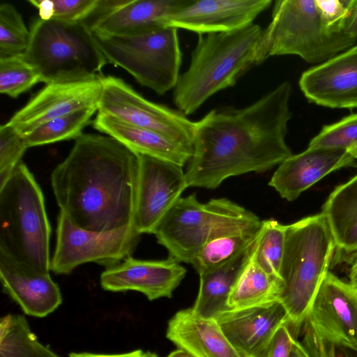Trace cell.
<instances>
[{
    "label": "cell",
    "instance_id": "6da1fadb",
    "mask_svg": "<svg viewBox=\"0 0 357 357\" xmlns=\"http://www.w3.org/2000/svg\"><path fill=\"white\" fill-rule=\"evenodd\" d=\"M291 93L285 81L248 106L213 109L194 121L188 187L215 189L231 176L266 172L291 155L286 142Z\"/></svg>",
    "mask_w": 357,
    "mask_h": 357
},
{
    "label": "cell",
    "instance_id": "7a4b0ae2",
    "mask_svg": "<svg viewBox=\"0 0 357 357\" xmlns=\"http://www.w3.org/2000/svg\"><path fill=\"white\" fill-rule=\"evenodd\" d=\"M139 165V154L115 138L82 133L51 173L60 211L91 231L133 225Z\"/></svg>",
    "mask_w": 357,
    "mask_h": 357
},
{
    "label": "cell",
    "instance_id": "3957f363",
    "mask_svg": "<svg viewBox=\"0 0 357 357\" xmlns=\"http://www.w3.org/2000/svg\"><path fill=\"white\" fill-rule=\"evenodd\" d=\"M262 31L252 23L232 31L198 35L189 66L173 90L178 110L186 116L192 114L209 98L233 86L256 66Z\"/></svg>",
    "mask_w": 357,
    "mask_h": 357
},
{
    "label": "cell",
    "instance_id": "277c9868",
    "mask_svg": "<svg viewBox=\"0 0 357 357\" xmlns=\"http://www.w3.org/2000/svg\"><path fill=\"white\" fill-rule=\"evenodd\" d=\"M335 250V241L321 213L287 225L280 272L284 289L279 301L287 311V325L295 338L329 271Z\"/></svg>",
    "mask_w": 357,
    "mask_h": 357
},
{
    "label": "cell",
    "instance_id": "5b68a950",
    "mask_svg": "<svg viewBox=\"0 0 357 357\" xmlns=\"http://www.w3.org/2000/svg\"><path fill=\"white\" fill-rule=\"evenodd\" d=\"M50 236L43 192L21 161L0 186V252L27 268L50 273Z\"/></svg>",
    "mask_w": 357,
    "mask_h": 357
},
{
    "label": "cell",
    "instance_id": "8992f818",
    "mask_svg": "<svg viewBox=\"0 0 357 357\" xmlns=\"http://www.w3.org/2000/svg\"><path fill=\"white\" fill-rule=\"evenodd\" d=\"M23 55L46 84L98 79L107 63L91 29L81 22L37 19Z\"/></svg>",
    "mask_w": 357,
    "mask_h": 357
},
{
    "label": "cell",
    "instance_id": "52a82bcc",
    "mask_svg": "<svg viewBox=\"0 0 357 357\" xmlns=\"http://www.w3.org/2000/svg\"><path fill=\"white\" fill-rule=\"evenodd\" d=\"M272 18L263 29L255 65L273 56L295 55L320 64L349 49L357 38L346 31L331 33L325 28L314 0H277Z\"/></svg>",
    "mask_w": 357,
    "mask_h": 357
},
{
    "label": "cell",
    "instance_id": "ba28073f",
    "mask_svg": "<svg viewBox=\"0 0 357 357\" xmlns=\"http://www.w3.org/2000/svg\"><path fill=\"white\" fill-rule=\"evenodd\" d=\"M252 211L226 198L201 203L196 194L179 198L156 227L153 234L169 257L192 263L213 238L231 230L260 226Z\"/></svg>",
    "mask_w": 357,
    "mask_h": 357
},
{
    "label": "cell",
    "instance_id": "9c48e42d",
    "mask_svg": "<svg viewBox=\"0 0 357 357\" xmlns=\"http://www.w3.org/2000/svg\"><path fill=\"white\" fill-rule=\"evenodd\" d=\"M93 34L107 63L158 95L174 90L182 63L177 29L164 26L130 36Z\"/></svg>",
    "mask_w": 357,
    "mask_h": 357
},
{
    "label": "cell",
    "instance_id": "30bf717a",
    "mask_svg": "<svg viewBox=\"0 0 357 357\" xmlns=\"http://www.w3.org/2000/svg\"><path fill=\"white\" fill-rule=\"evenodd\" d=\"M141 235L133 225L108 232L84 230L60 211L51 271L68 275L78 266L88 262L106 268L114 266L131 256Z\"/></svg>",
    "mask_w": 357,
    "mask_h": 357
},
{
    "label": "cell",
    "instance_id": "8fae6325",
    "mask_svg": "<svg viewBox=\"0 0 357 357\" xmlns=\"http://www.w3.org/2000/svg\"><path fill=\"white\" fill-rule=\"evenodd\" d=\"M98 114L149 130L192 149L194 121L178 110L151 102L120 78H101Z\"/></svg>",
    "mask_w": 357,
    "mask_h": 357
},
{
    "label": "cell",
    "instance_id": "7c38bea8",
    "mask_svg": "<svg viewBox=\"0 0 357 357\" xmlns=\"http://www.w3.org/2000/svg\"><path fill=\"white\" fill-rule=\"evenodd\" d=\"M303 325L322 342L357 352V289L328 271Z\"/></svg>",
    "mask_w": 357,
    "mask_h": 357
},
{
    "label": "cell",
    "instance_id": "4fadbf2b",
    "mask_svg": "<svg viewBox=\"0 0 357 357\" xmlns=\"http://www.w3.org/2000/svg\"><path fill=\"white\" fill-rule=\"evenodd\" d=\"M139 156L133 225L140 234H153L188 185L183 167L145 155Z\"/></svg>",
    "mask_w": 357,
    "mask_h": 357
},
{
    "label": "cell",
    "instance_id": "5bb4252c",
    "mask_svg": "<svg viewBox=\"0 0 357 357\" xmlns=\"http://www.w3.org/2000/svg\"><path fill=\"white\" fill-rule=\"evenodd\" d=\"M102 90L101 79L46 84L6 123L25 135L54 119L98 107Z\"/></svg>",
    "mask_w": 357,
    "mask_h": 357
},
{
    "label": "cell",
    "instance_id": "9a60e30c",
    "mask_svg": "<svg viewBox=\"0 0 357 357\" xmlns=\"http://www.w3.org/2000/svg\"><path fill=\"white\" fill-rule=\"evenodd\" d=\"M298 86L310 102L332 109H357V44L304 71Z\"/></svg>",
    "mask_w": 357,
    "mask_h": 357
},
{
    "label": "cell",
    "instance_id": "2e32d148",
    "mask_svg": "<svg viewBox=\"0 0 357 357\" xmlns=\"http://www.w3.org/2000/svg\"><path fill=\"white\" fill-rule=\"evenodd\" d=\"M179 261L169 256L163 260H142L129 256L101 273L100 283L105 291L141 292L149 301L171 298L186 275Z\"/></svg>",
    "mask_w": 357,
    "mask_h": 357
},
{
    "label": "cell",
    "instance_id": "e0dca14e",
    "mask_svg": "<svg viewBox=\"0 0 357 357\" xmlns=\"http://www.w3.org/2000/svg\"><path fill=\"white\" fill-rule=\"evenodd\" d=\"M273 3L272 0H191L171 15L165 26L198 35L232 31L254 23Z\"/></svg>",
    "mask_w": 357,
    "mask_h": 357
},
{
    "label": "cell",
    "instance_id": "ac0fdd59",
    "mask_svg": "<svg viewBox=\"0 0 357 357\" xmlns=\"http://www.w3.org/2000/svg\"><path fill=\"white\" fill-rule=\"evenodd\" d=\"M287 311L280 301L229 310L215 318L241 357H265L275 333L287 324Z\"/></svg>",
    "mask_w": 357,
    "mask_h": 357
},
{
    "label": "cell",
    "instance_id": "d6986e66",
    "mask_svg": "<svg viewBox=\"0 0 357 357\" xmlns=\"http://www.w3.org/2000/svg\"><path fill=\"white\" fill-rule=\"evenodd\" d=\"M356 167V160L346 149L307 148L283 160L268 185L282 198L292 202L330 173Z\"/></svg>",
    "mask_w": 357,
    "mask_h": 357
},
{
    "label": "cell",
    "instance_id": "ffe728a7",
    "mask_svg": "<svg viewBox=\"0 0 357 357\" xmlns=\"http://www.w3.org/2000/svg\"><path fill=\"white\" fill-rule=\"evenodd\" d=\"M0 279L3 291L26 314L45 317L62 303L60 288L50 273L27 268L1 252Z\"/></svg>",
    "mask_w": 357,
    "mask_h": 357
},
{
    "label": "cell",
    "instance_id": "44dd1931",
    "mask_svg": "<svg viewBox=\"0 0 357 357\" xmlns=\"http://www.w3.org/2000/svg\"><path fill=\"white\" fill-rule=\"evenodd\" d=\"M166 337L195 357H241L215 319L201 317L192 308L180 310L171 318Z\"/></svg>",
    "mask_w": 357,
    "mask_h": 357
},
{
    "label": "cell",
    "instance_id": "7402d4cb",
    "mask_svg": "<svg viewBox=\"0 0 357 357\" xmlns=\"http://www.w3.org/2000/svg\"><path fill=\"white\" fill-rule=\"evenodd\" d=\"M191 0H127L98 22L93 33L101 35L130 36L165 26L167 19Z\"/></svg>",
    "mask_w": 357,
    "mask_h": 357
},
{
    "label": "cell",
    "instance_id": "603a6c76",
    "mask_svg": "<svg viewBox=\"0 0 357 357\" xmlns=\"http://www.w3.org/2000/svg\"><path fill=\"white\" fill-rule=\"evenodd\" d=\"M97 130L111 136L137 154L145 155L183 167L192 149L157 132L143 129L110 116L98 114L93 121Z\"/></svg>",
    "mask_w": 357,
    "mask_h": 357
},
{
    "label": "cell",
    "instance_id": "cb8c5ba5",
    "mask_svg": "<svg viewBox=\"0 0 357 357\" xmlns=\"http://www.w3.org/2000/svg\"><path fill=\"white\" fill-rule=\"evenodd\" d=\"M328 225L335 250L357 252V174L331 192L321 212Z\"/></svg>",
    "mask_w": 357,
    "mask_h": 357
},
{
    "label": "cell",
    "instance_id": "d4e9b609",
    "mask_svg": "<svg viewBox=\"0 0 357 357\" xmlns=\"http://www.w3.org/2000/svg\"><path fill=\"white\" fill-rule=\"evenodd\" d=\"M255 243L222 266L199 275V292L191 307L195 314L205 318L215 319L230 310L227 304L229 296L252 254Z\"/></svg>",
    "mask_w": 357,
    "mask_h": 357
},
{
    "label": "cell",
    "instance_id": "484cf974",
    "mask_svg": "<svg viewBox=\"0 0 357 357\" xmlns=\"http://www.w3.org/2000/svg\"><path fill=\"white\" fill-rule=\"evenodd\" d=\"M283 289L281 278L268 273L258 264L253 247L231 289L227 304L230 310H238L279 301Z\"/></svg>",
    "mask_w": 357,
    "mask_h": 357
},
{
    "label": "cell",
    "instance_id": "4316f807",
    "mask_svg": "<svg viewBox=\"0 0 357 357\" xmlns=\"http://www.w3.org/2000/svg\"><path fill=\"white\" fill-rule=\"evenodd\" d=\"M261 226L231 230L213 238L195 257L192 266L199 275L222 266L253 244Z\"/></svg>",
    "mask_w": 357,
    "mask_h": 357
},
{
    "label": "cell",
    "instance_id": "83f0119b",
    "mask_svg": "<svg viewBox=\"0 0 357 357\" xmlns=\"http://www.w3.org/2000/svg\"><path fill=\"white\" fill-rule=\"evenodd\" d=\"M0 357H61L40 342L21 314H8L0 319Z\"/></svg>",
    "mask_w": 357,
    "mask_h": 357
},
{
    "label": "cell",
    "instance_id": "f1b7e54d",
    "mask_svg": "<svg viewBox=\"0 0 357 357\" xmlns=\"http://www.w3.org/2000/svg\"><path fill=\"white\" fill-rule=\"evenodd\" d=\"M98 107L77 110L54 119L22 135L28 148L77 139L90 123Z\"/></svg>",
    "mask_w": 357,
    "mask_h": 357
},
{
    "label": "cell",
    "instance_id": "f546056e",
    "mask_svg": "<svg viewBox=\"0 0 357 357\" xmlns=\"http://www.w3.org/2000/svg\"><path fill=\"white\" fill-rule=\"evenodd\" d=\"M287 225L274 219L262 220L254 245V256L258 264L268 273L280 277Z\"/></svg>",
    "mask_w": 357,
    "mask_h": 357
},
{
    "label": "cell",
    "instance_id": "4dcf8cb0",
    "mask_svg": "<svg viewBox=\"0 0 357 357\" xmlns=\"http://www.w3.org/2000/svg\"><path fill=\"white\" fill-rule=\"evenodd\" d=\"M30 31L22 15L8 3L0 5V58L24 55L30 42Z\"/></svg>",
    "mask_w": 357,
    "mask_h": 357
},
{
    "label": "cell",
    "instance_id": "1f68e13d",
    "mask_svg": "<svg viewBox=\"0 0 357 357\" xmlns=\"http://www.w3.org/2000/svg\"><path fill=\"white\" fill-rule=\"evenodd\" d=\"M40 81L38 70L23 55L0 58V92L17 98Z\"/></svg>",
    "mask_w": 357,
    "mask_h": 357
},
{
    "label": "cell",
    "instance_id": "d6a6232c",
    "mask_svg": "<svg viewBox=\"0 0 357 357\" xmlns=\"http://www.w3.org/2000/svg\"><path fill=\"white\" fill-rule=\"evenodd\" d=\"M99 0H29L42 20L84 23L92 15Z\"/></svg>",
    "mask_w": 357,
    "mask_h": 357
},
{
    "label": "cell",
    "instance_id": "836d02e7",
    "mask_svg": "<svg viewBox=\"0 0 357 357\" xmlns=\"http://www.w3.org/2000/svg\"><path fill=\"white\" fill-rule=\"evenodd\" d=\"M357 144V113L325 125L309 142V149H346Z\"/></svg>",
    "mask_w": 357,
    "mask_h": 357
},
{
    "label": "cell",
    "instance_id": "e575fe53",
    "mask_svg": "<svg viewBox=\"0 0 357 357\" xmlns=\"http://www.w3.org/2000/svg\"><path fill=\"white\" fill-rule=\"evenodd\" d=\"M28 149L24 137L7 123L0 127V186L10 177Z\"/></svg>",
    "mask_w": 357,
    "mask_h": 357
},
{
    "label": "cell",
    "instance_id": "d590c367",
    "mask_svg": "<svg viewBox=\"0 0 357 357\" xmlns=\"http://www.w3.org/2000/svg\"><path fill=\"white\" fill-rule=\"evenodd\" d=\"M321 20L331 33L345 31L357 0H314Z\"/></svg>",
    "mask_w": 357,
    "mask_h": 357
},
{
    "label": "cell",
    "instance_id": "8d00e7d4",
    "mask_svg": "<svg viewBox=\"0 0 357 357\" xmlns=\"http://www.w3.org/2000/svg\"><path fill=\"white\" fill-rule=\"evenodd\" d=\"M294 338L289 326L282 325L272 338L265 357H290Z\"/></svg>",
    "mask_w": 357,
    "mask_h": 357
},
{
    "label": "cell",
    "instance_id": "74e56055",
    "mask_svg": "<svg viewBox=\"0 0 357 357\" xmlns=\"http://www.w3.org/2000/svg\"><path fill=\"white\" fill-rule=\"evenodd\" d=\"M144 353L142 349H136L131 351L115 354H93L89 352H71L69 357H141Z\"/></svg>",
    "mask_w": 357,
    "mask_h": 357
},
{
    "label": "cell",
    "instance_id": "f35d334b",
    "mask_svg": "<svg viewBox=\"0 0 357 357\" xmlns=\"http://www.w3.org/2000/svg\"><path fill=\"white\" fill-rule=\"evenodd\" d=\"M345 31L351 36L357 38V3L349 17Z\"/></svg>",
    "mask_w": 357,
    "mask_h": 357
},
{
    "label": "cell",
    "instance_id": "ab89813d",
    "mask_svg": "<svg viewBox=\"0 0 357 357\" xmlns=\"http://www.w3.org/2000/svg\"><path fill=\"white\" fill-rule=\"evenodd\" d=\"M290 357H312L305 347L296 338L294 339Z\"/></svg>",
    "mask_w": 357,
    "mask_h": 357
},
{
    "label": "cell",
    "instance_id": "60d3db41",
    "mask_svg": "<svg viewBox=\"0 0 357 357\" xmlns=\"http://www.w3.org/2000/svg\"><path fill=\"white\" fill-rule=\"evenodd\" d=\"M166 357H195V356L183 349H178L172 351V353H170Z\"/></svg>",
    "mask_w": 357,
    "mask_h": 357
},
{
    "label": "cell",
    "instance_id": "b9f144b4",
    "mask_svg": "<svg viewBox=\"0 0 357 357\" xmlns=\"http://www.w3.org/2000/svg\"><path fill=\"white\" fill-rule=\"evenodd\" d=\"M357 276V256L354 260L351 267L349 270V278Z\"/></svg>",
    "mask_w": 357,
    "mask_h": 357
},
{
    "label": "cell",
    "instance_id": "7bdbcfd3",
    "mask_svg": "<svg viewBox=\"0 0 357 357\" xmlns=\"http://www.w3.org/2000/svg\"><path fill=\"white\" fill-rule=\"evenodd\" d=\"M348 153L356 160H357V144L347 149Z\"/></svg>",
    "mask_w": 357,
    "mask_h": 357
},
{
    "label": "cell",
    "instance_id": "ee69618b",
    "mask_svg": "<svg viewBox=\"0 0 357 357\" xmlns=\"http://www.w3.org/2000/svg\"><path fill=\"white\" fill-rule=\"evenodd\" d=\"M141 357H158V356L151 351H144Z\"/></svg>",
    "mask_w": 357,
    "mask_h": 357
},
{
    "label": "cell",
    "instance_id": "f6af8a7d",
    "mask_svg": "<svg viewBox=\"0 0 357 357\" xmlns=\"http://www.w3.org/2000/svg\"><path fill=\"white\" fill-rule=\"evenodd\" d=\"M349 282L357 289V276L349 278Z\"/></svg>",
    "mask_w": 357,
    "mask_h": 357
},
{
    "label": "cell",
    "instance_id": "bcb514c9",
    "mask_svg": "<svg viewBox=\"0 0 357 357\" xmlns=\"http://www.w3.org/2000/svg\"><path fill=\"white\" fill-rule=\"evenodd\" d=\"M357 357V356H356Z\"/></svg>",
    "mask_w": 357,
    "mask_h": 357
}]
</instances>
